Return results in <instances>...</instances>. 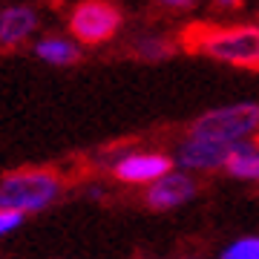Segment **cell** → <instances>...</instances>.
Segmentation results:
<instances>
[{"mask_svg":"<svg viewBox=\"0 0 259 259\" xmlns=\"http://www.w3.org/2000/svg\"><path fill=\"white\" fill-rule=\"evenodd\" d=\"M182 44L190 52H202L219 64L259 72V26L253 23H239V26L196 23L185 29Z\"/></svg>","mask_w":259,"mask_h":259,"instance_id":"6da1fadb","label":"cell"},{"mask_svg":"<svg viewBox=\"0 0 259 259\" xmlns=\"http://www.w3.org/2000/svg\"><path fill=\"white\" fill-rule=\"evenodd\" d=\"M37 29V12L26 3H12L0 9V47L15 49L26 44Z\"/></svg>","mask_w":259,"mask_h":259,"instance_id":"ba28073f","label":"cell"},{"mask_svg":"<svg viewBox=\"0 0 259 259\" xmlns=\"http://www.w3.org/2000/svg\"><path fill=\"white\" fill-rule=\"evenodd\" d=\"M133 55L156 64V61H164V58L173 55V44L161 35H139L133 40Z\"/></svg>","mask_w":259,"mask_h":259,"instance_id":"8fae6325","label":"cell"},{"mask_svg":"<svg viewBox=\"0 0 259 259\" xmlns=\"http://www.w3.org/2000/svg\"><path fill=\"white\" fill-rule=\"evenodd\" d=\"M196 196V182L187 173H164L156 179L147 190V204L153 210H170L179 204L190 202Z\"/></svg>","mask_w":259,"mask_h":259,"instance_id":"52a82bcc","label":"cell"},{"mask_svg":"<svg viewBox=\"0 0 259 259\" xmlns=\"http://www.w3.org/2000/svg\"><path fill=\"white\" fill-rule=\"evenodd\" d=\"M219 259H259V236H245L222 250Z\"/></svg>","mask_w":259,"mask_h":259,"instance_id":"7c38bea8","label":"cell"},{"mask_svg":"<svg viewBox=\"0 0 259 259\" xmlns=\"http://www.w3.org/2000/svg\"><path fill=\"white\" fill-rule=\"evenodd\" d=\"M233 144L228 141H213V139H199V136H187L179 144L176 161L185 170H219L228 164Z\"/></svg>","mask_w":259,"mask_h":259,"instance_id":"8992f818","label":"cell"},{"mask_svg":"<svg viewBox=\"0 0 259 259\" xmlns=\"http://www.w3.org/2000/svg\"><path fill=\"white\" fill-rule=\"evenodd\" d=\"M173 158L164 153H127L112 164V173L118 182L127 185H153L156 179L170 173Z\"/></svg>","mask_w":259,"mask_h":259,"instance_id":"5b68a950","label":"cell"},{"mask_svg":"<svg viewBox=\"0 0 259 259\" xmlns=\"http://www.w3.org/2000/svg\"><path fill=\"white\" fill-rule=\"evenodd\" d=\"M216 6H219V9H239L242 0H216Z\"/></svg>","mask_w":259,"mask_h":259,"instance_id":"9a60e30c","label":"cell"},{"mask_svg":"<svg viewBox=\"0 0 259 259\" xmlns=\"http://www.w3.org/2000/svg\"><path fill=\"white\" fill-rule=\"evenodd\" d=\"M225 170L231 173L233 179H245V182H259V147L250 144L248 139L236 141L228 156V164Z\"/></svg>","mask_w":259,"mask_h":259,"instance_id":"30bf717a","label":"cell"},{"mask_svg":"<svg viewBox=\"0 0 259 259\" xmlns=\"http://www.w3.org/2000/svg\"><path fill=\"white\" fill-rule=\"evenodd\" d=\"M158 6H164V9H173V12H185V9H193L196 3H202V0H156Z\"/></svg>","mask_w":259,"mask_h":259,"instance_id":"5bb4252c","label":"cell"},{"mask_svg":"<svg viewBox=\"0 0 259 259\" xmlns=\"http://www.w3.org/2000/svg\"><path fill=\"white\" fill-rule=\"evenodd\" d=\"M256 130H259V104L239 101V104H225V107L202 112L190 124V136L236 144V141L250 139Z\"/></svg>","mask_w":259,"mask_h":259,"instance_id":"3957f363","label":"cell"},{"mask_svg":"<svg viewBox=\"0 0 259 259\" xmlns=\"http://www.w3.org/2000/svg\"><path fill=\"white\" fill-rule=\"evenodd\" d=\"M61 193V179L52 170H18L0 179V207L18 213H37Z\"/></svg>","mask_w":259,"mask_h":259,"instance_id":"7a4b0ae2","label":"cell"},{"mask_svg":"<svg viewBox=\"0 0 259 259\" xmlns=\"http://www.w3.org/2000/svg\"><path fill=\"white\" fill-rule=\"evenodd\" d=\"M20 222H23V213L18 210H6V207H0V236H6V233L18 231Z\"/></svg>","mask_w":259,"mask_h":259,"instance_id":"4fadbf2b","label":"cell"},{"mask_svg":"<svg viewBox=\"0 0 259 259\" xmlns=\"http://www.w3.org/2000/svg\"><path fill=\"white\" fill-rule=\"evenodd\" d=\"M121 29V12L110 0H81L69 15V32L78 44L98 47L115 37Z\"/></svg>","mask_w":259,"mask_h":259,"instance_id":"277c9868","label":"cell"},{"mask_svg":"<svg viewBox=\"0 0 259 259\" xmlns=\"http://www.w3.org/2000/svg\"><path fill=\"white\" fill-rule=\"evenodd\" d=\"M35 55L49 66H72L81 58V47L72 37L47 35V37H40V40H35Z\"/></svg>","mask_w":259,"mask_h":259,"instance_id":"9c48e42d","label":"cell"}]
</instances>
